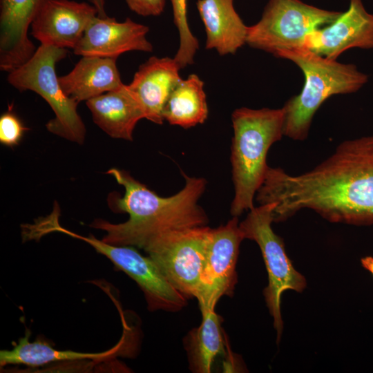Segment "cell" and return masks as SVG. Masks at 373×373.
Wrapping results in <instances>:
<instances>
[{
  "mask_svg": "<svg viewBox=\"0 0 373 373\" xmlns=\"http://www.w3.org/2000/svg\"><path fill=\"white\" fill-rule=\"evenodd\" d=\"M255 198L259 204H275L274 222L308 209L332 222L373 224V135L341 143L302 174L269 166Z\"/></svg>",
  "mask_w": 373,
  "mask_h": 373,
  "instance_id": "obj_1",
  "label": "cell"
},
{
  "mask_svg": "<svg viewBox=\"0 0 373 373\" xmlns=\"http://www.w3.org/2000/svg\"><path fill=\"white\" fill-rule=\"evenodd\" d=\"M107 173L124 188V195L114 200L118 211L127 213L129 218L115 224L95 220L90 227L106 232L102 240L115 245L138 247L157 233L177 229L207 225L208 218L198 201L207 181L202 178L183 173L184 187L170 197H161L128 172L112 168Z\"/></svg>",
  "mask_w": 373,
  "mask_h": 373,
  "instance_id": "obj_2",
  "label": "cell"
},
{
  "mask_svg": "<svg viewBox=\"0 0 373 373\" xmlns=\"http://www.w3.org/2000/svg\"><path fill=\"white\" fill-rule=\"evenodd\" d=\"M233 136L231 163L234 196L230 212L238 217L254 207V199L263 182L269 166L268 151L284 135L285 110L247 107L231 115Z\"/></svg>",
  "mask_w": 373,
  "mask_h": 373,
  "instance_id": "obj_3",
  "label": "cell"
},
{
  "mask_svg": "<svg viewBox=\"0 0 373 373\" xmlns=\"http://www.w3.org/2000/svg\"><path fill=\"white\" fill-rule=\"evenodd\" d=\"M275 57L294 62L305 77L300 93L283 106L284 135L294 140L307 137L313 117L327 99L355 93L368 81V76L354 64L341 63L305 48L280 51Z\"/></svg>",
  "mask_w": 373,
  "mask_h": 373,
  "instance_id": "obj_4",
  "label": "cell"
},
{
  "mask_svg": "<svg viewBox=\"0 0 373 373\" xmlns=\"http://www.w3.org/2000/svg\"><path fill=\"white\" fill-rule=\"evenodd\" d=\"M67 52L66 48L40 44L31 58L8 73L7 81L21 92L37 93L49 104L55 115L46 125L49 132L81 144L86 130L77 113L78 103L65 95L55 72L56 64Z\"/></svg>",
  "mask_w": 373,
  "mask_h": 373,
  "instance_id": "obj_5",
  "label": "cell"
},
{
  "mask_svg": "<svg viewBox=\"0 0 373 373\" xmlns=\"http://www.w3.org/2000/svg\"><path fill=\"white\" fill-rule=\"evenodd\" d=\"M341 13L301 0H269L260 20L248 26L246 44L274 56L303 48L310 32L332 23Z\"/></svg>",
  "mask_w": 373,
  "mask_h": 373,
  "instance_id": "obj_6",
  "label": "cell"
},
{
  "mask_svg": "<svg viewBox=\"0 0 373 373\" xmlns=\"http://www.w3.org/2000/svg\"><path fill=\"white\" fill-rule=\"evenodd\" d=\"M274 207L273 203L254 207L239 226L244 238L255 241L260 249L269 279L264 296L279 339L283 330L282 294L289 289L301 292L306 286V280L294 269L285 252L283 239L271 228Z\"/></svg>",
  "mask_w": 373,
  "mask_h": 373,
  "instance_id": "obj_7",
  "label": "cell"
},
{
  "mask_svg": "<svg viewBox=\"0 0 373 373\" xmlns=\"http://www.w3.org/2000/svg\"><path fill=\"white\" fill-rule=\"evenodd\" d=\"M209 229L204 225L164 231L151 236L139 247L188 299L196 298L199 293Z\"/></svg>",
  "mask_w": 373,
  "mask_h": 373,
  "instance_id": "obj_8",
  "label": "cell"
},
{
  "mask_svg": "<svg viewBox=\"0 0 373 373\" xmlns=\"http://www.w3.org/2000/svg\"><path fill=\"white\" fill-rule=\"evenodd\" d=\"M59 231L86 242L131 278L143 291L149 311L174 312L186 305L188 298L172 285L149 256L142 255L134 247L113 245L92 234L84 236L63 227Z\"/></svg>",
  "mask_w": 373,
  "mask_h": 373,
  "instance_id": "obj_9",
  "label": "cell"
},
{
  "mask_svg": "<svg viewBox=\"0 0 373 373\" xmlns=\"http://www.w3.org/2000/svg\"><path fill=\"white\" fill-rule=\"evenodd\" d=\"M244 239L237 216H233L224 225L209 227L196 298L200 308L214 309L222 296L233 294L237 283L239 247Z\"/></svg>",
  "mask_w": 373,
  "mask_h": 373,
  "instance_id": "obj_10",
  "label": "cell"
},
{
  "mask_svg": "<svg viewBox=\"0 0 373 373\" xmlns=\"http://www.w3.org/2000/svg\"><path fill=\"white\" fill-rule=\"evenodd\" d=\"M354 48H373V14L366 10L362 0H350L346 11L310 32L303 45V48L331 59Z\"/></svg>",
  "mask_w": 373,
  "mask_h": 373,
  "instance_id": "obj_11",
  "label": "cell"
},
{
  "mask_svg": "<svg viewBox=\"0 0 373 373\" xmlns=\"http://www.w3.org/2000/svg\"><path fill=\"white\" fill-rule=\"evenodd\" d=\"M97 16L90 3L48 0L31 23V35L41 44L73 50Z\"/></svg>",
  "mask_w": 373,
  "mask_h": 373,
  "instance_id": "obj_12",
  "label": "cell"
},
{
  "mask_svg": "<svg viewBox=\"0 0 373 373\" xmlns=\"http://www.w3.org/2000/svg\"><path fill=\"white\" fill-rule=\"evenodd\" d=\"M148 26L130 18L119 22L115 18L95 17L73 49L80 56H98L117 59L129 51L152 52L146 38Z\"/></svg>",
  "mask_w": 373,
  "mask_h": 373,
  "instance_id": "obj_13",
  "label": "cell"
},
{
  "mask_svg": "<svg viewBox=\"0 0 373 373\" xmlns=\"http://www.w3.org/2000/svg\"><path fill=\"white\" fill-rule=\"evenodd\" d=\"M180 67L168 57H151L141 64L127 85L142 106L145 119L163 123V111L173 88L182 79Z\"/></svg>",
  "mask_w": 373,
  "mask_h": 373,
  "instance_id": "obj_14",
  "label": "cell"
},
{
  "mask_svg": "<svg viewBox=\"0 0 373 373\" xmlns=\"http://www.w3.org/2000/svg\"><path fill=\"white\" fill-rule=\"evenodd\" d=\"M48 0H0V57L21 62L35 52L28 30L38 12Z\"/></svg>",
  "mask_w": 373,
  "mask_h": 373,
  "instance_id": "obj_15",
  "label": "cell"
},
{
  "mask_svg": "<svg viewBox=\"0 0 373 373\" xmlns=\"http://www.w3.org/2000/svg\"><path fill=\"white\" fill-rule=\"evenodd\" d=\"M86 104L95 124L113 138L131 141L137 123L145 119L142 106L125 84L88 99Z\"/></svg>",
  "mask_w": 373,
  "mask_h": 373,
  "instance_id": "obj_16",
  "label": "cell"
},
{
  "mask_svg": "<svg viewBox=\"0 0 373 373\" xmlns=\"http://www.w3.org/2000/svg\"><path fill=\"white\" fill-rule=\"evenodd\" d=\"M206 32V49L220 55L235 54L246 44L247 28L236 12L233 0H197Z\"/></svg>",
  "mask_w": 373,
  "mask_h": 373,
  "instance_id": "obj_17",
  "label": "cell"
},
{
  "mask_svg": "<svg viewBox=\"0 0 373 373\" xmlns=\"http://www.w3.org/2000/svg\"><path fill=\"white\" fill-rule=\"evenodd\" d=\"M73 70L59 77L65 95L77 103L117 89L122 83L115 58L82 56Z\"/></svg>",
  "mask_w": 373,
  "mask_h": 373,
  "instance_id": "obj_18",
  "label": "cell"
},
{
  "mask_svg": "<svg viewBox=\"0 0 373 373\" xmlns=\"http://www.w3.org/2000/svg\"><path fill=\"white\" fill-rule=\"evenodd\" d=\"M30 332L28 329L23 337L11 350L0 351V366L23 365L39 367L55 362H75L86 360L102 361L118 353L119 347L97 353H84L73 350H59L44 338L30 341Z\"/></svg>",
  "mask_w": 373,
  "mask_h": 373,
  "instance_id": "obj_19",
  "label": "cell"
},
{
  "mask_svg": "<svg viewBox=\"0 0 373 373\" xmlns=\"http://www.w3.org/2000/svg\"><path fill=\"white\" fill-rule=\"evenodd\" d=\"M204 86V82L195 74L181 79L165 104L164 120L184 128L203 124L209 115Z\"/></svg>",
  "mask_w": 373,
  "mask_h": 373,
  "instance_id": "obj_20",
  "label": "cell"
},
{
  "mask_svg": "<svg viewBox=\"0 0 373 373\" xmlns=\"http://www.w3.org/2000/svg\"><path fill=\"white\" fill-rule=\"evenodd\" d=\"M202 322L185 337L189 368L195 373H209L216 358L224 352L220 317L214 309L200 308Z\"/></svg>",
  "mask_w": 373,
  "mask_h": 373,
  "instance_id": "obj_21",
  "label": "cell"
},
{
  "mask_svg": "<svg viewBox=\"0 0 373 373\" xmlns=\"http://www.w3.org/2000/svg\"><path fill=\"white\" fill-rule=\"evenodd\" d=\"M172 6L173 21L179 33L180 43L175 59L182 64L194 61L199 48L198 39L192 33L188 22L187 0H170Z\"/></svg>",
  "mask_w": 373,
  "mask_h": 373,
  "instance_id": "obj_22",
  "label": "cell"
},
{
  "mask_svg": "<svg viewBox=\"0 0 373 373\" xmlns=\"http://www.w3.org/2000/svg\"><path fill=\"white\" fill-rule=\"evenodd\" d=\"M28 129L21 119L11 111L0 117V142L3 145L13 147L18 145Z\"/></svg>",
  "mask_w": 373,
  "mask_h": 373,
  "instance_id": "obj_23",
  "label": "cell"
},
{
  "mask_svg": "<svg viewBox=\"0 0 373 373\" xmlns=\"http://www.w3.org/2000/svg\"><path fill=\"white\" fill-rule=\"evenodd\" d=\"M125 1L131 10L144 17L161 15L166 5V0H125Z\"/></svg>",
  "mask_w": 373,
  "mask_h": 373,
  "instance_id": "obj_24",
  "label": "cell"
},
{
  "mask_svg": "<svg viewBox=\"0 0 373 373\" xmlns=\"http://www.w3.org/2000/svg\"><path fill=\"white\" fill-rule=\"evenodd\" d=\"M97 11V16L99 17H106L108 15L105 10L106 0H88Z\"/></svg>",
  "mask_w": 373,
  "mask_h": 373,
  "instance_id": "obj_25",
  "label": "cell"
},
{
  "mask_svg": "<svg viewBox=\"0 0 373 373\" xmlns=\"http://www.w3.org/2000/svg\"><path fill=\"white\" fill-rule=\"evenodd\" d=\"M362 266L373 276V257L366 256L361 260Z\"/></svg>",
  "mask_w": 373,
  "mask_h": 373,
  "instance_id": "obj_26",
  "label": "cell"
}]
</instances>
